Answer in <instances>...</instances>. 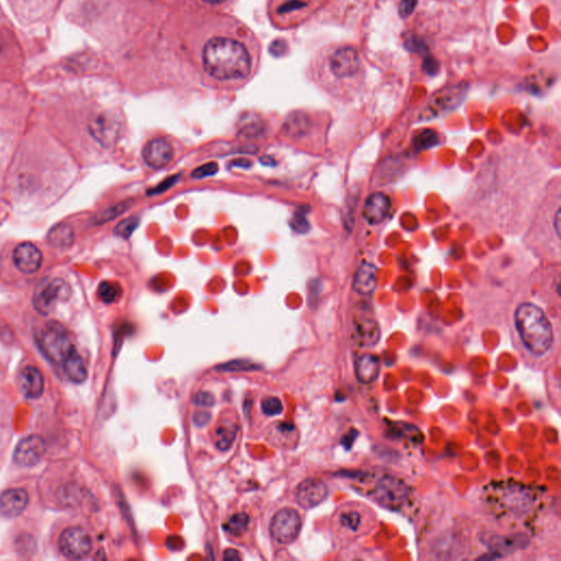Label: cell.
<instances>
[{"label": "cell", "instance_id": "obj_8", "mask_svg": "<svg viewBox=\"0 0 561 561\" xmlns=\"http://www.w3.org/2000/svg\"><path fill=\"white\" fill-rule=\"evenodd\" d=\"M302 528V519L293 509H282L272 517L270 533L275 542L282 545L293 543Z\"/></svg>", "mask_w": 561, "mask_h": 561}, {"label": "cell", "instance_id": "obj_21", "mask_svg": "<svg viewBox=\"0 0 561 561\" xmlns=\"http://www.w3.org/2000/svg\"><path fill=\"white\" fill-rule=\"evenodd\" d=\"M355 375L363 384H371L379 379L381 372V361L374 354L361 355L355 361Z\"/></svg>", "mask_w": 561, "mask_h": 561}, {"label": "cell", "instance_id": "obj_35", "mask_svg": "<svg viewBox=\"0 0 561 561\" xmlns=\"http://www.w3.org/2000/svg\"><path fill=\"white\" fill-rule=\"evenodd\" d=\"M261 409L264 415L270 417L279 415L283 411L282 402L277 397H266L261 402Z\"/></svg>", "mask_w": 561, "mask_h": 561}, {"label": "cell", "instance_id": "obj_45", "mask_svg": "<svg viewBox=\"0 0 561 561\" xmlns=\"http://www.w3.org/2000/svg\"><path fill=\"white\" fill-rule=\"evenodd\" d=\"M283 46H284V43L283 42H279V41H277V42H273V44L271 45V47H275V50H271L272 54H275V55L277 56L281 55V54H283V51L279 50V47Z\"/></svg>", "mask_w": 561, "mask_h": 561}, {"label": "cell", "instance_id": "obj_27", "mask_svg": "<svg viewBox=\"0 0 561 561\" xmlns=\"http://www.w3.org/2000/svg\"><path fill=\"white\" fill-rule=\"evenodd\" d=\"M133 198H128V200H124V201L115 204V205H112V207H107V209L100 212L99 214L96 216L94 223L97 225H102L105 224V223L110 222V221L116 218L119 215L126 213V212L133 205Z\"/></svg>", "mask_w": 561, "mask_h": 561}, {"label": "cell", "instance_id": "obj_41", "mask_svg": "<svg viewBox=\"0 0 561 561\" xmlns=\"http://www.w3.org/2000/svg\"><path fill=\"white\" fill-rule=\"evenodd\" d=\"M422 69L424 73L428 74L429 76H434V75L439 73V60H435L432 56H426L423 60Z\"/></svg>", "mask_w": 561, "mask_h": 561}, {"label": "cell", "instance_id": "obj_36", "mask_svg": "<svg viewBox=\"0 0 561 561\" xmlns=\"http://www.w3.org/2000/svg\"><path fill=\"white\" fill-rule=\"evenodd\" d=\"M291 227L298 234H306V232H309L311 226H309V221L306 218L303 209L296 212L295 214H294L292 221H291Z\"/></svg>", "mask_w": 561, "mask_h": 561}, {"label": "cell", "instance_id": "obj_32", "mask_svg": "<svg viewBox=\"0 0 561 561\" xmlns=\"http://www.w3.org/2000/svg\"><path fill=\"white\" fill-rule=\"evenodd\" d=\"M415 146L418 149H428L439 143V135L433 130H423L413 139Z\"/></svg>", "mask_w": 561, "mask_h": 561}, {"label": "cell", "instance_id": "obj_10", "mask_svg": "<svg viewBox=\"0 0 561 561\" xmlns=\"http://www.w3.org/2000/svg\"><path fill=\"white\" fill-rule=\"evenodd\" d=\"M60 549L68 559H83L92 549V540L88 533L81 528H69L62 533Z\"/></svg>", "mask_w": 561, "mask_h": 561}, {"label": "cell", "instance_id": "obj_7", "mask_svg": "<svg viewBox=\"0 0 561 561\" xmlns=\"http://www.w3.org/2000/svg\"><path fill=\"white\" fill-rule=\"evenodd\" d=\"M467 85L462 83L436 92L429 99L428 103L421 112V118L422 120H432L455 110L458 105H462L467 94Z\"/></svg>", "mask_w": 561, "mask_h": 561}, {"label": "cell", "instance_id": "obj_43", "mask_svg": "<svg viewBox=\"0 0 561 561\" xmlns=\"http://www.w3.org/2000/svg\"><path fill=\"white\" fill-rule=\"evenodd\" d=\"M211 413L207 411H198L193 415L194 424L198 426H205L211 421Z\"/></svg>", "mask_w": 561, "mask_h": 561}, {"label": "cell", "instance_id": "obj_44", "mask_svg": "<svg viewBox=\"0 0 561 561\" xmlns=\"http://www.w3.org/2000/svg\"><path fill=\"white\" fill-rule=\"evenodd\" d=\"M224 560H241V555L235 549H226L224 551Z\"/></svg>", "mask_w": 561, "mask_h": 561}, {"label": "cell", "instance_id": "obj_37", "mask_svg": "<svg viewBox=\"0 0 561 561\" xmlns=\"http://www.w3.org/2000/svg\"><path fill=\"white\" fill-rule=\"evenodd\" d=\"M217 171H218V165H217L216 162H207L205 165L194 169L191 177L196 179V180H201L204 178L216 175Z\"/></svg>", "mask_w": 561, "mask_h": 561}, {"label": "cell", "instance_id": "obj_30", "mask_svg": "<svg viewBox=\"0 0 561 561\" xmlns=\"http://www.w3.org/2000/svg\"><path fill=\"white\" fill-rule=\"evenodd\" d=\"M306 120L304 115L294 114L288 118L286 123L284 124V131L286 135L291 137H296V136L303 135L306 131Z\"/></svg>", "mask_w": 561, "mask_h": 561}, {"label": "cell", "instance_id": "obj_23", "mask_svg": "<svg viewBox=\"0 0 561 561\" xmlns=\"http://www.w3.org/2000/svg\"><path fill=\"white\" fill-rule=\"evenodd\" d=\"M47 241L54 248L64 250L73 245L74 241H75V232L71 225L60 223V224L55 225L49 232Z\"/></svg>", "mask_w": 561, "mask_h": 561}, {"label": "cell", "instance_id": "obj_15", "mask_svg": "<svg viewBox=\"0 0 561 561\" xmlns=\"http://www.w3.org/2000/svg\"><path fill=\"white\" fill-rule=\"evenodd\" d=\"M173 145L165 139H156L144 147L143 159L148 167L160 169L173 160Z\"/></svg>", "mask_w": 561, "mask_h": 561}, {"label": "cell", "instance_id": "obj_46", "mask_svg": "<svg viewBox=\"0 0 561 561\" xmlns=\"http://www.w3.org/2000/svg\"><path fill=\"white\" fill-rule=\"evenodd\" d=\"M232 166H237V167L249 168L251 166V162L245 159L235 160L232 162Z\"/></svg>", "mask_w": 561, "mask_h": 561}, {"label": "cell", "instance_id": "obj_11", "mask_svg": "<svg viewBox=\"0 0 561 561\" xmlns=\"http://www.w3.org/2000/svg\"><path fill=\"white\" fill-rule=\"evenodd\" d=\"M329 65L330 71L337 78H349L360 71V55L353 47H340L332 54Z\"/></svg>", "mask_w": 561, "mask_h": 561}, {"label": "cell", "instance_id": "obj_18", "mask_svg": "<svg viewBox=\"0 0 561 561\" xmlns=\"http://www.w3.org/2000/svg\"><path fill=\"white\" fill-rule=\"evenodd\" d=\"M29 502L28 492L24 489H9L0 496V513L7 517L21 515Z\"/></svg>", "mask_w": 561, "mask_h": 561}, {"label": "cell", "instance_id": "obj_26", "mask_svg": "<svg viewBox=\"0 0 561 561\" xmlns=\"http://www.w3.org/2000/svg\"><path fill=\"white\" fill-rule=\"evenodd\" d=\"M238 426L234 423H223L215 430V445L220 451H227L235 442Z\"/></svg>", "mask_w": 561, "mask_h": 561}, {"label": "cell", "instance_id": "obj_20", "mask_svg": "<svg viewBox=\"0 0 561 561\" xmlns=\"http://www.w3.org/2000/svg\"><path fill=\"white\" fill-rule=\"evenodd\" d=\"M355 334L359 343L362 347H370L375 345L381 338V329L373 318L359 316L354 320Z\"/></svg>", "mask_w": 561, "mask_h": 561}, {"label": "cell", "instance_id": "obj_42", "mask_svg": "<svg viewBox=\"0 0 561 561\" xmlns=\"http://www.w3.org/2000/svg\"><path fill=\"white\" fill-rule=\"evenodd\" d=\"M418 0H402L399 3V15L402 18H408L413 15Z\"/></svg>", "mask_w": 561, "mask_h": 561}, {"label": "cell", "instance_id": "obj_6", "mask_svg": "<svg viewBox=\"0 0 561 561\" xmlns=\"http://www.w3.org/2000/svg\"><path fill=\"white\" fill-rule=\"evenodd\" d=\"M69 296L71 287L65 279L60 277L43 279L34 291V309L41 315H49L60 302L68 300Z\"/></svg>", "mask_w": 561, "mask_h": 561}, {"label": "cell", "instance_id": "obj_2", "mask_svg": "<svg viewBox=\"0 0 561 561\" xmlns=\"http://www.w3.org/2000/svg\"><path fill=\"white\" fill-rule=\"evenodd\" d=\"M515 325L523 345L532 354L542 356L549 352L553 342V328L540 307L530 303L519 305Z\"/></svg>", "mask_w": 561, "mask_h": 561}, {"label": "cell", "instance_id": "obj_16", "mask_svg": "<svg viewBox=\"0 0 561 561\" xmlns=\"http://www.w3.org/2000/svg\"><path fill=\"white\" fill-rule=\"evenodd\" d=\"M528 544H530V540L524 534L492 536L485 542V545L488 546V549H490L491 555H494V558H501L515 551L526 549Z\"/></svg>", "mask_w": 561, "mask_h": 561}, {"label": "cell", "instance_id": "obj_5", "mask_svg": "<svg viewBox=\"0 0 561 561\" xmlns=\"http://www.w3.org/2000/svg\"><path fill=\"white\" fill-rule=\"evenodd\" d=\"M372 499L384 509L398 511L407 503L410 489L405 481L392 475H385L376 483Z\"/></svg>", "mask_w": 561, "mask_h": 561}, {"label": "cell", "instance_id": "obj_17", "mask_svg": "<svg viewBox=\"0 0 561 561\" xmlns=\"http://www.w3.org/2000/svg\"><path fill=\"white\" fill-rule=\"evenodd\" d=\"M390 209H392L390 198L381 192H375L366 198L363 207L364 220L368 224H381V222H384Z\"/></svg>", "mask_w": 561, "mask_h": 561}, {"label": "cell", "instance_id": "obj_49", "mask_svg": "<svg viewBox=\"0 0 561 561\" xmlns=\"http://www.w3.org/2000/svg\"><path fill=\"white\" fill-rule=\"evenodd\" d=\"M204 1L209 3H224L225 0H204Z\"/></svg>", "mask_w": 561, "mask_h": 561}, {"label": "cell", "instance_id": "obj_31", "mask_svg": "<svg viewBox=\"0 0 561 561\" xmlns=\"http://www.w3.org/2000/svg\"><path fill=\"white\" fill-rule=\"evenodd\" d=\"M139 218L136 216L128 217L126 220L121 221L114 228V235L123 238V239H128L133 235L136 228L139 227Z\"/></svg>", "mask_w": 561, "mask_h": 561}, {"label": "cell", "instance_id": "obj_3", "mask_svg": "<svg viewBox=\"0 0 561 561\" xmlns=\"http://www.w3.org/2000/svg\"><path fill=\"white\" fill-rule=\"evenodd\" d=\"M491 508L497 515L508 519L525 517L536 503V494L522 483H506L490 491Z\"/></svg>", "mask_w": 561, "mask_h": 561}, {"label": "cell", "instance_id": "obj_19", "mask_svg": "<svg viewBox=\"0 0 561 561\" xmlns=\"http://www.w3.org/2000/svg\"><path fill=\"white\" fill-rule=\"evenodd\" d=\"M19 386L28 398H37L44 390V379L41 372L33 366H26L19 375Z\"/></svg>", "mask_w": 561, "mask_h": 561}, {"label": "cell", "instance_id": "obj_39", "mask_svg": "<svg viewBox=\"0 0 561 561\" xmlns=\"http://www.w3.org/2000/svg\"><path fill=\"white\" fill-rule=\"evenodd\" d=\"M340 522H341L342 526H345V528L351 530H356L360 526L361 517L356 512H347V513L341 515Z\"/></svg>", "mask_w": 561, "mask_h": 561}, {"label": "cell", "instance_id": "obj_34", "mask_svg": "<svg viewBox=\"0 0 561 561\" xmlns=\"http://www.w3.org/2000/svg\"><path fill=\"white\" fill-rule=\"evenodd\" d=\"M217 370L224 372L249 371V370H258V365L252 364L248 361L236 360L217 366Z\"/></svg>", "mask_w": 561, "mask_h": 561}, {"label": "cell", "instance_id": "obj_48", "mask_svg": "<svg viewBox=\"0 0 561 561\" xmlns=\"http://www.w3.org/2000/svg\"><path fill=\"white\" fill-rule=\"evenodd\" d=\"M559 218H560V212H557L556 217H555V224H556L557 234L559 235Z\"/></svg>", "mask_w": 561, "mask_h": 561}, {"label": "cell", "instance_id": "obj_25", "mask_svg": "<svg viewBox=\"0 0 561 561\" xmlns=\"http://www.w3.org/2000/svg\"><path fill=\"white\" fill-rule=\"evenodd\" d=\"M264 124L258 115L253 113L243 115L238 126V135L243 139H258L264 135Z\"/></svg>", "mask_w": 561, "mask_h": 561}, {"label": "cell", "instance_id": "obj_12", "mask_svg": "<svg viewBox=\"0 0 561 561\" xmlns=\"http://www.w3.org/2000/svg\"><path fill=\"white\" fill-rule=\"evenodd\" d=\"M45 451L44 440L39 435H30L19 442L13 460L20 466H33L44 456Z\"/></svg>", "mask_w": 561, "mask_h": 561}, {"label": "cell", "instance_id": "obj_38", "mask_svg": "<svg viewBox=\"0 0 561 561\" xmlns=\"http://www.w3.org/2000/svg\"><path fill=\"white\" fill-rule=\"evenodd\" d=\"M180 175H173V177L167 178L166 180L160 182L158 186L150 189V190L148 191V196H156V194L164 193V192H166V191H168L169 189L173 188V186H175L178 181H179V179H180Z\"/></svg>", "mask_w": 561, "mask_h": 561}, {"label": "cell", "instance_id": "obj_29", "mask_svg": "<svg viewBox=\"0 0 561 561\" xmlns=\"http://www.w3.org/2000/svg\"><path fill=\"white\" fill-rule=\"evenodd\" d=\"M248 525V515L245 513H237L230 517V521L224 525V528L226 532L230 533L234 536H241L247 530Z\"/></svg>", "mask_w": 561, "mask_h": 561}, {"label": "cell", "instance_id": "obj_40", "mask_svg": "<svg viewBox=\"0 0 561 561\" xmlns=\"http://www.w3.org/2000/svg\"><path fill=\"white\" fill-rule=\"evenodd\" d=\"M194 405L200 407H213L215 404V398L211 392H200L193 397Z\"/></svg>", "mask_w": 561, "mask_h": 561}, {"label": "cell", "instance_id": "obj_28", "mask_svg": "<svg viewBox=\"0 0 561 561\" xmlns=\"http://www.w3.org/2000/svg\"><path fill=\"white\" fill-rule=\"evenodd\" d=\"M121 294H122V288L116 283L105 281L98 287V295H99L100 300L105 304L114 303L121 297Z\"/></svg>", "mask_w": 561, "mask_h": 561}, {"label": "cell", "instance_id": "obj_47", "mask_svg": "<svg viewBox=\"0 0 561 561\" xmlns=\"http://www.w3.org/2000/svg\"><path fill=\"white\" fill-rule=\"evenodd\" d=\"M261 162L264 165L266 166H273L275 165V160H272L270 157H264V158H261Z\"/></svg>", "mask_w": 561, "mask_h": 561}, {"label": "cell", "instance_id": "obj_13", "mask_svg": "<svg viewBox=\"0 0 561 561\" xmlns=\"http://www.w3.org/2000/svg\"><path fill=\"white\" fill-rule=\"evenodd\" d=\"M296 501L304 509H313L326 500L328 488L318 479H307L300 483L296 489Z\"/></svg>", "mask_w": 561, "mask_h": 561}, {"label": "cell", "instance_id": "obj_22", "mask_svg": "<svg viewBox=\"0 0 561 561\" xmlns=\"http://www.w3.org/2000/svg\"><path fill=\"white\" fill-rule=\"evenodd\" d=\"M377 269L368 262H363L359 266L353 282V288L361 295H368L375 290L377 284Z\"/></svg>", "mask_w": 561, "mask_h": 561}, {"label": "cell", "instance_id": "obj_33", "mask_svg": "<svg viewBox=\"0 0 561 561\" xmlns=\"http://www.w3.org/2000/svg\"><path fill=\"white\" fill-rule=\"evenodd\" d=\"M404 45L409 52L417 53V54H423L429 51L426 43L415 33L406 34Z\"/></svg>", "mask_w": 561, "mask_h": 561}, {"label": "cell", "instance_id": "obj_24", "mask_svg": "<svg viewBox=\"0 0 561 561\" xmlns=\"http://www.w3.org/2000/svg\"><path fill=\"white\" fill-rule=\"evenodd\" d=\"M60 365H63L64 372H65L68 379H71L74 383L81 384V383L86 381V364H85L84 360L77 353L76 350H74L71 354L68 355Z\"/></svg>", "mask_w": 561, "mask_h": 561}, {"label": "cell", "instance_id": "obj_1", "mask_svg": "<svg viewBox=\"0 0 561 561\" xmlns=\"http://www.w3.org/2000/svg\"><path fill=\"white\" fill-rule=\"evenodd\" d=\"M203 65L209 76L220 80L243 79L251 71L247 49L228 37L209 40L203 50Z\"/></svg>", "mask_w": 561, "mask_h": 561}, {"label": "cell", "instance_id": "obj_14", "mask_svg": "<svg viewBox=\"0 0 561 561\" xmlns=\"http://www.w3.org/2000/svg\"><path fill=\"white\" fill-rule=\"evenodd\" d=\"M13 264L24 275H32L39 271L42 266L43 257L37 247L31 243H22L13 250Z\"/></svg>", "mask_w": 561, "mask_h": 561}, {"label": "cell", "instance_id": "obj_9", "mask_svg": "<svg viewBox=\"0 0 561 561\" xmlns=\"http://www.w3.org/2000/svg\"><path fill=\"white\" fill-rule=\"evenodd\" d=\"M121 130L122 123L114 113H100L89 122V132L94 141L105 148H110L118 141Z\"/></svg>", "mask_w": 561, "mask_h": 561}, {"label": "cell", "instance_id": "obj_4", "mask_svg": "<svg viewBox=\"0 0 561 561\" xmlns=\"http://www.w3.org/2000/svg\"><path fill=\"white\" fill-rule=\"evenodd\" d=\"M40 347L49 360L62 364L75 347L67 328L58 321H50L43 327L39 338Z\"/></svg>", "mask_w": 561, "mask_h": 561}]
</instances>
